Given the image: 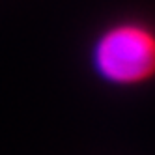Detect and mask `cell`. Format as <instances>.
Returning a JSON list of instances; mask_svg holds the SVG:
<instances>
[{"label":"cell","mask_w":155,"mask_h":155,"mask_svg":"<svg viewBox=\"0 0 155 155\" xmlns=\"http://www.w3.org/2000/svg\"><path fill=\"white\" fill-rule=\"evenodd\" d=\"M95 75L112 86L146 82L155 69V41L138 23H120L103 30L92 47Z\"/></svg>","instance_id":"obj_1"}]
</instances>
